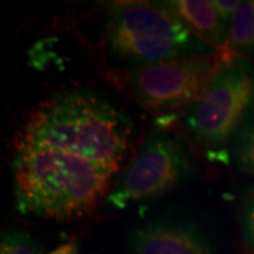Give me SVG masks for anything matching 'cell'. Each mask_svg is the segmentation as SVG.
Segmentation results:
<instances>
[{"mask_svg": "<svg viewBox=\"0 0 254 254\" xmlns=\"http://www.w3.org/2000/svg\"><path fill=\"white\" fill-rule=\"evenodd\" d=\"M134 123L103 95L89 89L57 93L31 110L18 140L120 168Z\"/></svg>", "mask_w": 254, "mask_h": 254, "instance_id": "cell-1", "label": "cell"}, {"mask_svg": "<svg viewBox=\"0 0 254 254\" xmlns=\"http://www.w3.org/2000/svg\"><path fill=\"white\" fill-rule=\"evenodd\" d=\"M16 210L57 222L91 215L112 190L118 168L18 140L11 163Z\"/></svg>", "mask_w": 254, "mask_h": 254, "instance_id": "cell-2", "label": "cell"}, {"mask_svg": "<svg viewBox=\"0 0 254 254\" xmlns=\"http://www.w3.org/2000/svg\"><path fill=\"white\" fill-rule=\"evenodd\" d=\"M103 17L102 44L122 66L218 54L164 9L160 1H112L108 3Z\"/></svg>", "mask_w": 254, "mask_h": 254, "instance_id": "cell-3", "label": "cell"}, {"mask_svg": "<svg viewBox=\"0 0 254 254\" xmlns=\"http://www.w3.org/2000/svg\"><path fill=\"white\" fill-rule=\"evenodd\" d=\"M229 54L192 55L141 66H116L102 76L141 109L163 122L184 116L208 91Z\"/></svg>", "mask_w": 254, "mask_h": 254, "instance_id": "cell-4", "label": "cell"}, {"mask_svg": "<svg viewBox=\"0 0 254 254\" xmlns=\"http://www.w3.org/2000/svg\"><path fill=\"white\" fill-rule=\"evenodd\" d=\"M254 103V65L235 58L184 116L192 143L210 161L227 164L239 128Z\"/></svg>", "mask_w": 254, "mask_h": 254, "instance_id": "cell-5", "label": "cell"}, {"mask_svg": "<svg viewBox=\"0 0 254 254\" xmlns=\"http://www.w3.org/2000/svg\"><path fill=\"white\" fill-rule=\"evenodd\" d=\"M196 171L188 148L163 128L145 138L134 160L112 187L105 203L123 210L154 200L181 185Z\"/></svg>", "mask_w": 254, "mask_h": 254, "instance_id": "cell-6", "label": "cell"}, {"mask_svg": "<svg viewBox=\"0 0 254 254\" xmlns=\"http://www.w3.org/2000/svg\"><path fill=\"white\" fill-rule=\"evenodd\" d=\"M130 254H215V246L202 227L188 219L155 218L133 227Z\"/></svg>", "mask_w": 254, "mask_h": 254, "instance_id": "cell-7", "label": "cell"}, {"mask_svg": "<svg viewBox=\"0 0 254 254\" xmlns=\"http://www.w3.org/2000/svg\"><path fill=\"white\" fill-rule=\"evenodd\" d=\"M174 17H177L193 36L215 53H226L227 30L220 21L213 1L209 0H168L160 1Z\"/></svg>", "mask_w": 254, "mask_h": 254, "instance_id": "cell-8", "label": "cell"}, {"mask_svg": "<svg viewBox=\"0 0 254 254\" xmlns=\"http://www.w3.org/2000/svg\"><path fill=\"white\" fill-rule=\"evenodd\" d=\"M226 54L254 65V0L239 3L229 28Z\"/></svg>", "mask_w": 254, "mask_h": 254, "instance_id": "cell-9", "label": "cell"}, {"mask_svg": "<svg viewBox=\"0 0 254 254\" xmlns=\"http://www.w3.org/2000/svg\"><path fill=\"white\" fill-rule=\"evenodd\" d=\"M232 158L240 171L254 177V103L233 140Z\"/></svg>", "mask_w": 254, "mask_h": 254, "instance_id": "cell-10", "label": "cell"}, {"mask_svg": "<svg viewBox=\"0 0 254 254\" xmlns=\"http://www.w3.org/2000/svg\"><path fill=\"white\" fill-rule=\"evenodd\" d=\"M0 254H43V250L26 230L11 229L1 235Z\"/></svg>", "mask_w": 254, "mask_h": 254, "instance_id": "cell-11", "label": "cell"}, {"mask_svg": "<svg viewBox=\"0 0 254 254\" xmlns=\"http://www.w3.org/2000/svg\"><path fill=\"white\" fill-rule=\"evenodd\" d=\"M240 230L246 243L254 249V190L247 196L240 210Z\"/></svg>", "mask_w": 254, "mask_h": 254, "instance_id": "cell-12", "label": "cell"}, {"mask_svg": "<svg viewBox=\"0 0 254 254\" xmlns=\"http://www.w3.org/2000/svg\"><path fill=\"white\" fill-rule=\"evenodd\" d=\"M239 3L240 1H237V0H213V6L218 11L219 18L227 30L232 26V21H233L235 14H236Z\"/></svg>", "mask_w": 254, "mask_h": 254, "instance_id": "cell-13", "label": "cell"}, {"mask_svg": "<svg viewBox=\"0 0 254 254\" xmlns=\"http://www.w3.org/2000/svg\"><path fill=\"white\" fill-rule=\"evenodd\" d=\"M48 254H78V243L75 240H69L64 245L58 246L55 250Z\"/></svg>", "mask_w": 254, "mask_h": 254, "instance_id": "cell-14", "label": "cell"}]
</instances>
